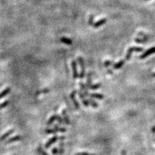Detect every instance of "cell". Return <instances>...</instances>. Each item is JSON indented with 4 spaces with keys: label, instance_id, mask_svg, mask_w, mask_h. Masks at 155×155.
Instances as JSON below:
<instances>
[{
    "label": "cell",
    "instance_id": "6da1fadb",
    "mask_svg": "<svg viewBox=\"0 0 155 155\" xmlns=\"http://www.w3.org/2000/svg\"><path fill=\"white\" fill-rule=\"evenodd\" d=\"M78 62L80 65V69H81L80 74V75H79V77L81 80H82L84 78V76H85V72L84 60L82 56H79V57L78 58Z\"/></svg>",
    "mask_w": 155,
    "mask_h": 155
},
{
    "label": "cell",
    "instance_id": "7a4b0ae2",
    "mask_svg": "<svg viewBox=\"0 0 155 155\" xmlns=\"http://www.w3.org/2000/svg\"><path fill=\"white\" fill-rule=\"evenodd\" d=\"M143 51V48H141V47H130L129 49L127 50V54H126L125 56V60L126 61H128V60H130L131 57V54L133 52H142Z\"/></svg>",
    "mask_w": 155,
    "mask_h": 155
},
{
    "label": "cell",
    "instance_id": "3957f363",
    "mask_svg": "<svg viewBox=\"0 0 155 155\" xmlns=\"http://www.w3.org/2000/svg\"><path fill=\"white\" fill-rule=\"evenodd\" d=\"M71 67H72V76L74 80L77 79L79 74L78 72V69H77V62L76 60H72L71 62Z\"/></svg>",
    "mask_w": 155,
    "mask_h": 155
},
{
    "label": "cell",
    "instance_id": "277c9868",
    "mask_svg": "<svg viewBox=\"0 0 155 155\" xmlns=\"http://www.w3.org/2000/svg\"><path fill=\"white\" fill-rule=\"evenodd\" d=\"M76 92H77V91H76V90L72 91V92H71V94H70V98H71V100H72V104H73V105L75 107V108H76V109H80L79 103H78V101L76 100V97H75V95H76Z\"/></svg>",
    "mask_w": 155,
    "mask_h": 155
},
{
    "label": "cell",
    "instance_id": "5b68a950",
    "mask_svg": "<svg viewBox=\"0 0 155 155\" xmlns=\"http://www.w3.org/2000/svg\"><path fill=\"white\" fill-rule=\"evenodd\" d=\"M154 53H155V47H151V48H149L147 50H146L145 53H143V54L140 56V58L141 60H143V59L146 58L147 56H150V55L154 54Z\"/></svg>",
    "mask_w": 155,
    "mask_h": 155
},
{
    "label": "cell",
    "instance_id": "8992f818",
    "mask_svg": "<svg viewBox=\"0 0 155 155\" xmlns=\"http://www.w3.org/2000/svg\"><path fill=\"white\" fill-rule=\"evenodd\" d=\"M58 139H59V137L58 136H54L53 137L50 138L48 140V142L46 143L45 145V147L46 149H48V148H49L50 147L53 145V144H54L55 142H57V140Z\"/></svg>",
    "mask_w": 155,
    "mask_h": 155
},
{
    "label": "cell",
    "instance_id": "52a82bcc",
    "mask_svg": "<svg viewBox=\"0 0 155 155\" xmlns=\"http://www.w3.org/2000/svg\"><path fill=\"white\" fill-rule=\"evenodd\" d=\"M14 133V129H10V130H9L7 132H6L5 133L3 134V135L0 137V141H2H2L5 140L9 136H10V135H12Z\"/></svg>",
    "mask_w": 155,
    "mask_h": 155
},
{
    "label": "cell",
    "instance_id": "ba28073f",
    "mask_svg": "<svg viewBox=\"0 0 155 155\" xmlns=\"http://www.w3.org/2000/svg\"><path fill=\"white\" fill-rule=\"evenodd\" d=\"M62 116H63V119L64 120V122L66 123V125L70 124V120H69V117L68 116L67 113L66 109H63L62 111Z\"/></svg>",
    "mask_w": 155,
    "mask_h": 155
},
{
    "label": "cell",
    "instance_id": "9c48e42d",
    "mask_svg": "<svg viewBox=\"0 0 155 155\" xmlns=\"http://www.w3.org/2000/svg\"><path fill=\"white\" fill-rule=\"evenodd\" d=\"M22 139V137L19 135H16V136H13V137L10 138L9 140H7L6 142V144H9V143H13V142H18V141L21 140Z\"/></svg>",
    "mask_w": 155,
    "mask_h": 155
},
{
    "label": "cell",
    "instance_id": "30bf717a",
    "mask_svg": "<svg viewBox=\"0 0 155 155\" xmlns=\"http://www.w3.org/2000/svg\"><path fill=\"white\" fill-rule=\"evenodd\" d=\"M10 91H11V88L9 87H7L5 89H3L2 92H0V99H2V98H3L4 97L6 96L7 94H9Z\"/></svg>",
    "mask_w": 155,
    "mask_h": 155
},
{
    "label": "cell",
    "instance_id": "8fae6325",
    "mask_svg": "<svg viewBox=\"0 0 155 155\" xmlns=\"http://www.w3.org/2000/svg\"><path fill=\"white\" fill-rule=\"evenodd\" d=\"M91 82H92V74L91 72H89L87 74V82H86V86L87 89H89L90 87H91Z\"/></svg>",
    "mask_w": 155,
    "mask_h": 155
},
{
    "label": "cell",
    "instance_id": "7c38bea8",
    "mask_svg": "<svg viewBox=\"0 0 155 155\" xmlns=\"http://www.w3.org/2000/svg\"><path fill=\"white\" fill-rule=\"evenodd\" d=\"M106 21H107V19H106V18L101 19H100V20L98 21L97 22H96L95 23H94L93 27H94V28H98V27H99L101 26L102 25L106 23Z\"/></svg>",
    "mask_w": 155,
    "mask_h": 155
},
{
    "label": "cell",
    "instance_id": "4fadbf2b",
    "mask_svg": "<svg viewBox=\"0 0 155 155\" xmlns=\"http://www.w3.org/2000/svg\"><path fill=\"white\" fill-rule=\"evenodd\" d=\"M56 118H57V114H53L49 118V119L48 120L47 122V126H50L55 120H56Z\"/></svg>",
    "mask_w": 155,
    "mask_h": 155
},
{
    "label": "cell",
    "instance_id": "5bb4252c",
    "mask_svg": "<svg viewBox=\"0 0 155 155\" xmlns=\"http://www.w3.org/2000/svg\"><path fill=\"white\" fill-rule=\"evenodd\" d=\"M125 64V61L124 60H121L120 62H118V63H115V64L113 65V68L114 69H119L120 68L122 67V66Z\"/></svg>",
    "mask_w": 155,
    "mask_h": 155
},
{
    "label": "cell",
    "instance_id": "9a60e30c",
    "mask_svg": "<svg viewBox=\"0 0 155 155\" xmlns=\"http://www.w3.org/2000/svg\"><path fill=\"white\" fill-rule=\"evenodd\" d=\"M89 96L91 97V98H97V99H103L104 98V95H102V94H98V93L90 94Z\"/></svg>",
    "mask_w": 155,
    "mask_h": 155
},
{
    "label": "cell",
    "instance_id": "2e32d148",
    "mask_svg": "<svg viewBox=\"0 0 155 155\" xmlns=\"http://www.w3.org/2000/svg\"><path fill=\"white\" fill-rule=\"evenodd\" d=\"M60 41H62V43H63L67 44V45H71V44L72 43V40H70V39L65 38V37H62V38H61Z\"/></svg>",
    "mask_w": 155,
    "mask_h": 155
},
{
    "label": "cell",
    "instance_id": "e0dca14e",
    "mask_svg": "<svg viewBox=\"0 0 155 155\" xmlns=\"http://www.w3.org/2000/svg\"><path fill=\"white\" fill-rule=\"evenodd\" d=\"M54 129H55L57 132H62V133H65L66 132V129L65 128H63V127H60L58 125H55L54 126Z\"/></svg>",
    "mask_w": 155,
    "mask_h": 155
},
{
    "label": "cell",
    "instance_id": "ac0fdd59",
    "mask_svg": "<svg viewBox=\"0 0 155 155\" xmlns=\"http://www.w3.org/2000/svg\"><path fill=\"white\" fill-rule=\"evenodd\" d=\"M88 100V102H89V105H91L92 107H98V104H97L96 102L94 100H93V99H87Z\"/></svg>",
    "mask_w": 155,
    "mask_h": 155
},
{
    "label": "cell",
    "instance_id": "d6986e66",
    "mask_svg": "<svg viewBox=\"0 0 155 155\" xmlns=\"http://www.w3.org/2000/svg\"><path fill=\"white\" fill-rule=\"evenodd\" d=\"M45 133L47 134H55L56 133H58L57 131H56V130L55 129H46L45 130Z\"/></svg>",
    "mask_w": 155,
    "mask_h": 155
},
{
    "label": "cell",
    "instance_id": "ffe728a7",
    "mask_svg": "<svg viewBox=\"0 0 155 155\" xmlns=\"http://www.w3.org/2000/svg\"><path fill=\"white\" fill-rule=\"evenodd\" d=\"M9 100H5L3 102H2V104H0V109H2L6 107L7 106L9 105Z\"/></svg>",
    "mask_w": 155,
    "mask_h": 155
},
{
    "label": "cell",
    "instance_id": "44dd1931",
    "mask_svg": "<svg viewBox=\"0 0 155 155\" xmlns=\"http://www.w3.org/2000/svg\"><path fill=\"white\" fill-rule=\"evenodd\" d=\"M56 120H57L58 123H59V124L60 125H62L63 123H64V120H63V119L62 118L61 116H60V115H57V118H56Z\"/></svg>",
    "mask_w": 155,
    "mask_h": 155
},
{
    "label": "cell",
    "instance_id": "7402d4cb",
    "mask_svg": "<svg viewBox=\"0 0 155 155\" xmlns=\"http://www.w3.org/2000/svg\"><path fill=\"white\" fill-rule=\"evenodd\" d=\"M101 84H95V85H91V87H90L89 89L91 90H96V89H99L100 87H101Z\"/></svg>",
    "mask_w": 155,
    "mask_h": 155
},
{
    "label": "cell",
    "instance_id": "603a6c76",
    "mask_svg": "<svg viewBox=\"0 0 155 155\" xmlns=\"http://www.w3.org/2000/svg\"><path fill=\"white\" fill-rule=\"evenodd\" d=\"M78 94L79 98H80L81 100H84V99H85V94H84L83 93V92H82L80 90L78 91Z\"/></svg>",
    "mask_w": 155,
    "mask_h": 155
},
{
    "label": "cell",
    "instance_id": "cb8c5ba5",
    "mask_svg": "<svg viewBox=\"0 0 155 155\" xmlns=\"http://www.w3.org/2000/svg\"><path fill=\"white\" fill-rule=\"evenodd\" d=\"M135 42L138 43H145L147 42V40H141L139 38H135Z\"/></svg>",
    "mask_w": 155,
    "mask_h": 155
},
{
    "label": "cell",
    "instance_id": "d4e9b609",
    "mask_svg": "<svg viewBox=\"0 0 155 155\" xmlns=\"http://www.w3.org/2000/svg\"><path fill=\"white\" fill-rule=\"evenodd\" d=\"M63 143L62 142H61L60 143V149H59V153L62 154V153L63 152Z\"/></svg>",
    "mask_w": 155,
    "mask_h": 155
},
{
    "label": "cell",
    "instance_id": "484cf974",
    "mask_svg": "<svg viewBox=\"0 0 155 155\" xmlns=\"http://www.w3.org/2000/svg\"><path fill=\"white\" fill-rule=\"evenodd\" d=\"M94 15H91V16L89 17V24L90 25H93V21H94Z\"/></svg>",
    "mask_w": 155,
    "mask_h": 155
},
{
    "label": "cell",
    "instance_id": "4316f807",
    "mask_svg": "<svg viewBox=\"0 0 155 155\" xmlns=\"http://www.w3.org/2000/svg\"><path fill=\"white\" fill-rule=\"evenodd\" d=\"M38 151L40 152V154H41V155H48L45 152V151H43V149L41 147H39L38 149Z\"/></svg>",
    "mask_w": 155,
    "mask_h": 155
},
{
    "label": "cell",
    "instance_id": "83f0119b",
    "mask_svg": "<svg viewBox=\"0 0 155 155\" xmlns=\"http://www.w3.org/2000/svg\"><path fill=\"white\" fill-rule=\"evenodd\" d=\"M58 151H59V149H57L56 147H54L53 148V149L52 150V152H53V154H57L58 153Z\"/></svg>",
    "mask_w": 155,
    "mask_h": 155
},
{
    "label": "cell",
    "instance_id": "f1b7e54d",
    "mask_svg": "<svg viewBox=\"0 0 155 155\" xmlns=\"http://www.w3.org/2000/svg\"><path fill=\"white\" fill-rule=\"evenodd\" d=\"M82 101L85 107H88V106H89V102H88V100H87V99H84V100H82Z\"/></svg>",
    "mask_w": 155,
    "mask_h": 155
},
{
    "label": "cell",
    "instance_id": "f546056e",
    "mask_svg": "<svg viewBox=\"0 0 155 155\" xmlns=\"http://www.w3.org/2000/svg\"><path fill=\"white\" fill-rule=\"evenodd\" d=\"M113 64V62H111V61H106L105 63H104V65L106 66V67H108V66L111 65Z\"/></svg>",
    "mask_w": 155,
    "mask_h": 155
},
{
    "label": "cell",
    "instance_id": "4dcf8cb0",
    "mask_svg": "<svg viewBox=\"0 0 155 155\" xmlns=\"http://www.w3.org/2000/svg\"><path fill=\"white\" fill-rule=\"evenodd\" d=\"M77 155H92V154H90L86 153V152H80V153L76 154Z\"/></svg>",
    "mask_w": 155,
    "mask_h": 155
},
{
    "label": "cell",
    "instance_id": "1f68e13d",
    "mask_svg": "<svg viewBox=\"0 0 155 155\" xmlns=\"http://www.w3.org/2000/svg\"><path fill=\"white\" fill-rule=\"evenodd\" d=\"M152 133H155V126H154V127H152Z\"/></svg>",
    "mask_w": 155,
    "mask_h": 155
},
{
    "label": "cell",
    "instance_id": "d6a6232c",
    "mask_svg": "<svg viewBox=\"0 0 155 155\" xmlns=\"http://www.w3.org/2000/svg\"><path fill=\"white\" fill-rule=\"evenodd\" d=\"M152 76H154V77H155V73L152 74Z\"/></svg>",
    "mask_w": 155,
    "mask_h": 155
},
{
    "label": "cell",
    "instance_id": "836d02e7",
    "mask_svg": "<svg viewBox=\"0 0 155 155\" xmlns=\"http://www.w3.org/2000/svg\"><path fill=\"white\" fill-rule=\"evenodd\" d=\"M146 1H148V0H146Z\"/></svg>",
    "mask_w": 155,
    "mask_h": 155
},
{
    "label": "cell",
    "instance_id": "e575fe53",
    "mask_svg": "<svg viewBox=\"0 0 155 155\" xmlns=\"http://www.w3.org/2000/svg\"><path fill=\"white\" fill-rule=\"evenodd\" d=\"M76 155H77V154H76Z\"/></svg>",
    "mask_w": 155,
    "mask_h": 155
}]
</instances>
